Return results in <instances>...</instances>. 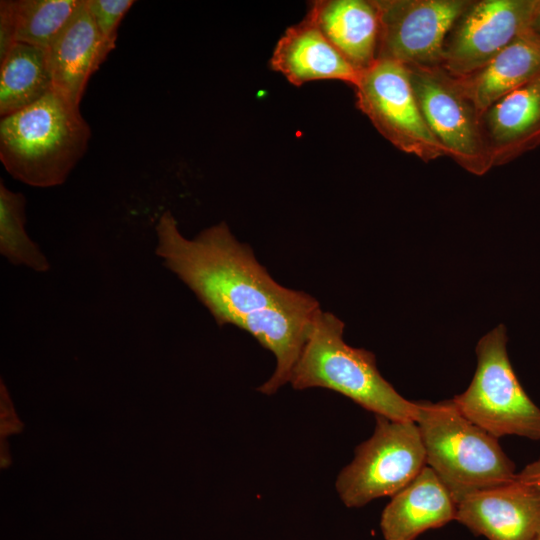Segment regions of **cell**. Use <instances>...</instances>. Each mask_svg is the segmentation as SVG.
Here are the masks:
<instances>
[{
	"label": "cell",
	"instance_id": "1",
	"mask_svg": "<svg viewBox=\"0 0 540 540\" xmlns=\"http://www.w3.org/2000/svg\"><path fill=\"white\" fill-rule=\"evenodd\" d=\"M155 254L208 309L219 326L234 325L250 333L276 358L268 386L290 382L314 316L316 299L277 283L240 243L225 222L192 239L179 230L170 211L155 225Z\"/></svg>",
	"mask_w": 540,
	"mask_h": 540
},
{
	"label": "cell",
	"instance_id": "2",
	"mask_svg": "<svg viewBox=\"0 0 540 540\" xmlns=\"http://www.w3.org/2000/svg\"><path fill=\"white\" fill-rule=\"evenodd\" d=\"M91 129L76 105L54 89L1 117L0 160L16 180L37 188L63 184L84 156Z\"/></svg>",
	"mask_w": 540,
	"mask_h": 540
},
{
	"label": "cell",
	"instance_id": "3",
	"mask_svg": "<svg viewBox=\"0 0 540 540\" xmlns=\"http://www.w3.org/2000/svg\"><path fill=\"white\" fill-rule=\"evenodd\" d=\"M343 330L344 323L332 313H316L291 375L292 387L330 389L374 415L416 422L419 402L404 398L382 377L372 352L347 345Z\"/></svg>",
	"mask_w": 540,
	"mask_h": 540
},
{
	"label": "cell",
	"instance_id": "4",
	"mask_svg": "<svg viewBox=\"0 0 540 540\" xmlns=\"http://www.w3.org/2000/svg\"><path fill=\"white\" fill-rule=\"evenodd\" d=\"M426 466L456 505L476 492L513 481L517 473L498 439L468 420L452 400L419 402L416 421Z\"/></svg>",
	"mask_w": 540,
	"mask_h": 540
},
{
	"label": "cell",
	"instance_id": "5",
	"mask_svg": "<svg viewBox=\"0 0 540 540\" xmlns=\"http://www.w3.org/2000/svg\"><path fill=\"white\" fill-rule=\"evenodd\" d=\"M499 325L477 344V369L468 388L452 400L472 423L495 438L516 435L540 440V408L519 383Z\"/></svg>",
	"mask_w": 540,
	"mask_h": 540
},
{
	"label": "cell",
	"instance_id": "6",
	"mask_svg": "<svg viewBox=\"0 0 540 540\" xmlns=\"http://www.w3.org/2000/svg\"><path fill=\"white\" fill-rule=\"evenodd\" d=\"M372 436L361 443L353 461L339 474L336 489L349 508L394 496L426 466V455L415 421L375 415Z\"/></svg>",
	"mask_w": 540,
	"mask_h": 540
},
{
	"label": "cell",
	"instance_id": "7",
	"mask_svg": "<svg viewBox=\"0 0 540 540\" xmlns=\"http://www.w3.org/2000/svg\"><path fill=\"white\" fill-rule=\"evenodd\" d=\"M406 68L423 118L446 156L469 173H487L493 163L481 114L458 79L441 66Z\"/></svg>",
	"mask_w": 540,
	"mask_h": 540
},
{
	"label": "cell",
	"instance_id": "8",
	"mask_svg": "<svg viewBox=\"0 0 540 540\" xmlns=\"http://www.w3.org/2000/svg\"><path fill=\"white\" fill-rule=\"evenodd\" d=\"M354 87L358 108L397 149L424 162L446 156L423 118L404 65L377 59Z\"/></svg>",
	"mask_w": 540,
	"mask_h": 540
},
{
	"label": "cell",
	"instance_id": "9",
	"mask_svg": "<svg viewBox=\"0 0 540 540\" xmlns=\"http://www.w3.org/2000/svg\"><path fill=\"white\" fill-rule=\"evenodd\" d=\"M471 0H375L380 34L377 59L405 67L441 66L443 44Z\"/></svg>",
	"mask_w": 540,
	"mask_h": 540
},
{
	"label": "cell",
	"instance_id": "10",
	"mask_svg": "<svg viewBox=\"0 0 540 540\" xmlns=\"http://www.w3.org/2000/svg\"><path fill=\"white\" fill-rule=\"evenodd\" d=\"M534 3L471 0L446 35L441 67L461 77L487 64L527 30Z\"/></svg>",
	"mask_w": 540,
	"mask_h": 540
},
{
	"label": "cell",
	"instance_id": "11",
	"mask_svg": "<svg viewBox=\"0 0 540 540\" xmlns=\"http://www.w3.org/2000/svg\"><path fill=\"white\" fill-rule=\"evenodd\" d=\"M455 520L488 540H537L540 496L516 476L463 499L456 505Z\"/></svg>",
	"mask_w": 540,
	"mask_h": 540
},
{
	"label": "cell",
	"instance_id": "12",
	"mask_svg": "<svg viewBox=\"0 0 540 540\" xmlns=\"http://www.w3.org/2000/svg\"><path fill=\"white\" fill-rule=\"evenodd\" d=\"M114 48L98 32L83 0L46 49L53 89L79 105L90 77Z\"/></svg>",
	"mask_w": 540,
	"mask_h": 540
},
{
	"label": "cell",
	"instance_id": "13",
	"mask_svg": "<svg viewBox=\"0 0 540 540\" xmlns=\"http://www.w3.org/2000/svg\"><path fill=\"white\" fill-rule=\"evenodd\" d=\"M493 166L504 165L540 144V74L481 115Z\"/></svg>",
	"mask_w": 540,
	"mask_h": 540
},
{
	"label": "cell",
	"instance_id": "14",
	"mask_svg": "<svg viewBox=\"0 0 540 540\" xmlns=\"http://www.w3.org/2000/svg\"><path fill=\"white\" fill-rule=\"evenodd\" d=\"M360 73L377 60L380 18L375 0H322L306 16Z\"/></svg>",
	"mask_w": 540,
	"mask_h": 540
},
{
	"label": "cell",
	"instance_id": "15",
	"mask_svg": "<svg viewBox=\"0 0 540 540\" xmlns=\"http://www.w3.org/2000/svg\"><path fill=\"white\" fill-rule=\"evenodd\" d=\"M271 66L297 86L326 79L340 80L354 86L360 76V72L307 17L288 28L279 39Z\"/></svg>",
	"mask_w": 540,
	"mask_h": 540
},
{
	"label": "cell",
	"instance_id": "16",
	"mask_svg": "<svg viewBox=\"0 0 540 540\" xmlns=\"http://www.w3.org/2000/svg\"><path fill=\"white\" fill-rule=\"evenodd\" d=\"M456 516V503L434 471L425 466L384 508L380 528L384 540H415Z\"/></svg>",
	"mask_w": 540,
	"mask_h": 540
},
{
	"label": "cell",
	"instance_id": "17",
	"mask_svg": "<svg viewBox=\"0 0 540 540\" xmlns=\"http://www.w3.org/2000/svg\"><path fill=\"white\" fill-rule=\"evenodd\" d=\"M539 74L540 43L526 30L481 68L455 77L482 115Z\"/></svg>",
	"mask_w": 540,
	"mask_h": 540
},
{
	"label": "cell",
	"instance_id": "18",
	"mask_svg": "<svg viewBox=\"0 0 540 540\" xmlns=\"http://www.w3.org/2000/svg\"><path fill=\"white\" fill-rule=\"evenodd\" d=\"M52 90L46 49L15 42L0 60V116L22 110Z\"/></svg>",
	"mask_w": 540,
	"mask_h": 540
},
{
	"label": "cell",
	"instance_id": "19",
	"mask_svg": "<svg viewBox=\"0 0 540 540\" xmlns=\"http://www.w3.org/2000/svg\"><path fill=\"white\" fill-rule=\"evenodd\" d=\"M26 199L0 182V253L11 264L39 273L50 270V263L37 243L26 232Z\"/></svg>",
	"mask_w": 540,
	"mask_h": 540
},
{
	"label": "cell",
	"instance_id": "20",
	"mask_svg": "<svg viewBox=\"0 0 540 540\" xmlns=\"http://www.w3.org/2000/svg\"><path fill=\"white\" fill-rule=\"evenodd\" d=\"M83 0L16 1V42L47 49Z\"/></svg>",
	"mask_w": 540,
	"mask_h": 540
},
{
	"label": "cell",
	"instance_id": "21",
	"mask_svg": "<svg viewBox=\"0 0 540 540\" xmlns=\"http://www.w3.org/2000/svg\"><path fill=\"white\" fill-rule=\"evenodd\" d=\"M88 12L102 38L116 46L117 30L132 0H85Z\"/></svg>",
	"mask_w": 540,
	"mask_h": 540
},
{
	"label": "cell",
	"instance_id": "22",
	"mask_svg": "<svg viewBox=\"0 0 540 540\" xmlns=\"http://www.w3.org/2000/svg\"><path fill=\"white\" fill-rule=\"evenodd\" d=\"M16 1L0 2V60L16 42Z\"/></svg>",
	"mask_w": 540,
	"mask_h": 540
},
{
	"label": "cell",
	"instance_id": "23",
	"mask_svg": "<svg viewBox=\"0 0 540 540\" xmlns=\"http://www.w3.org/2000/svg\"><path fill=\"white\" fill-rule=\"evenodd\" d=\"M517 478L540 496V457L517 473Z\"/></svg>",
	"mask_w": 540,
	"mask_h": 540
},
{
	"label": "cell",
	"instance_id": "24",
	"mask_svg": "<svg viewBox=\"0 0 540 540\" xmlns=\"http://www.w3.org/2000/svg\"><path fill=\"white\" fill-rule=\"evenodd\" d=\"M527 31L540 43V0H535Z\"/></svg>",
	"mask_w": 540,
	"mask_h": 540
},
{
	"label": "cell",
	"instance_id": "25",
	"mask_svg": "<svg viewBox=\"0 0 540 540\" xmlns=\"http://www.w3.org/2000/svg\"><path fill=\"white\" fill-rule=\"evenodd\" d=\"M537 540H540V537Z\"/></svg>",
	"mask_w": 540,
	"mask_h": 540
}]
</instances>
